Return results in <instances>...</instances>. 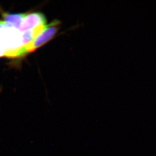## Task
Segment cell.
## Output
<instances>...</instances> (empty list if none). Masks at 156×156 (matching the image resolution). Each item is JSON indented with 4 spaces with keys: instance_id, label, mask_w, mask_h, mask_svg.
I'll return each instance as SVG.
<instances>
[{
    "instance_id": "3957f363",
    "label": "cell",
    "mask_w": 156,
    "mask_h": 156,
    "mask_svg": "<svg viewBox=\"0 0 156 156\" xmlns=\"http://www.w3.org/2000/svg\"><path fill=\"white\" fill-rule=\"evenodd\" d=\"M25 14V13H3L2 16L4 21L10 24L17 30H19Z\"/></svg>"
},
{
    "instance_id": "277c9868",
    "label": "cell",
    "mask_w": 156,
    "mask_h": 156,
    "mask_svg": "<svg viewBox=\"0 0 156 156\" xmlns=\"http://www.w3.org/2000/svg\"><path fill=\"white\" fill-rule=\"evenodd\" d=\"M4 56V52L0 50V57Z\"/></svg>"
},
{
    "instance_id": "7a4b0ae2",
    "label": "cell",
    "mask_w": 156,
    "mask_h": 156,
    "mask_svg": "<svg viewBox=\"0 0 156 156\" xmlns=\"http://www.w3.org/2000/svg\"><path fill=\"white\" fill-rule=\"evenodd\" d=\"M46 16L41 12L26 14L18 30L21 33H24L35 29L41 25H46Z\"/></svg>"
},
{
    "instance_id": "6da1fadb",
    "label": "cell",
    "mask_w": 156,
    "mask_h": 156,
    "mask_svg": "<svg viewBox=\"0 0 156 156\" xmlns=\"http://www.w3.org/2000/svg\"><path fill=\"white\" fill-rule=\"evenodd\" d=\"M60 24L61 22L59 21L54 20L49 25H46L43 31L34 41L25 47L27 53L34 52L50 41L58 33Z\"/></svg>"
}]
</instances>
